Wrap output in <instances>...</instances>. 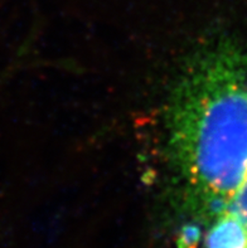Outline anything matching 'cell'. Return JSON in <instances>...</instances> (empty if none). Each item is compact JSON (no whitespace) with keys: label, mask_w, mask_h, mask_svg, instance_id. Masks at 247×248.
<instances>
[{"label":"cell","mask_w":247,"mask_h":248,"mask_svg":"<svg viewBox=\"0 0 247 248\" xmlns=\"http://www.w3.org/2000/svg\"><path fill=\"white\" fill-rule=\"evenodd\" d=\"M174 144L193 190L212 218L247 241V49L225 43L179 100Z\"/></svg>","instance_id":"6da1fadb"},{"label":"cell","mask_w":247,"mask_h":248,"mask_svg":"<svg viewBox=\"0 0 247 248\" xmlns=\"http://www.w3.org/2000/svg\"><path fill=\"white\" fill-rule=\"evenodd\" d=\"M200 239V231L196 226L183 228L178 239V248H197Z\"/></svg>","instance_id":"7a4b0ae2"}]
</instances>
